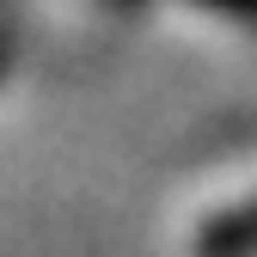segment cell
<instances>
[{
    "mask_svg": "<svg viewBox=\"0 0 257 257\" xmlns=\"http://www.w3.org/2000/svg\"><path fill=\"white\" fill-rule=\"evenodd\" d=\"M202 257H257V202L220 214L202 233Z\"/></svg>",
    "mask_w": 257,
    "mask_h": 257,
    "instance_id": "obj_1",
    "label": "cell"
},
{
    "mask_svg": "<svg viewBox=\"0 0 257 257\" xmlns=\"http://www.w3.org/2000/svg\"><path fill=\"white\" fill-rule=\"evenodd\" d=\"M208 7H220L227 19H239V25H251V31H257V0H208Z\"/></svg>",
    "mask_w": 257,
    "mask_h": 257,
    "instance_id": "obj_2",
    "label": "cell"
}]
</instances>
